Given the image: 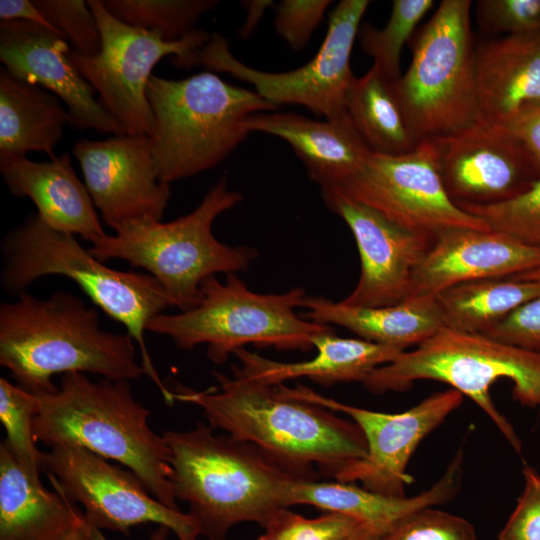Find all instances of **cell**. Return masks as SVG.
<instances>
[{"label":"cell","mask_w":540,"mask_h":540,"mask_svg":"<svg viewBox=\"0 0 540 540\" xmlns=\"http://www.w3.org/2000/svg\"><path fill=\"white\" fill-rule=\"evenodd\" d=\"M320 191L326 206L350 228L361 261L359 280L342 302L383 307L411 297L414 271L433 242L335 187H321Z\"/></svg>","instance_id":"e0dca14e"},{"label":"cell","mask_w":540,"mask_h":540,"mask_svg":"<svg viewBox=\"0 0 540 540\" xmlns=\"http://www.w3.org/2000/svg\"><path fill=\"white\" fill-rule=\"evenodd\" d=\"M67 40L51 29L19 20L0 21V60L12 76L55 94L70 124L125 135L123 125L94 97L95 90L69 57Z\"/></svg>","instance_id":"d6986e66"},{"label":"cell","mask_w":540,"mask_h":540,"mask_svg":"<svg viewBox=\"0 0 540 540\" xmlns=\"http://www.w3.org/2000/svg\"><path fill=\"white\" fill-rule=\"evenodd\" d=\"M463 458V448L460 447L441 478L412 497L386 496L352 483L295 478L285 486L283 504L286 508L307 504L327 512L343 513L361 521L380 536L415 510L451 501L460 490Z\"/></svg>","instance_id":"7402d4cb"},{"label":"cell","mask_w":540,"mask_h":540,"mask_svg":"<svg viewBox=\"0 0 540 540\" xmlns=\"http://www.w3.org/2000/svg\"><path fill=\"white\" fill-rule=\"evenodd\" d=\"M162 436L172 453L173 494L188 503V514L208 540H225L242 522L264 528L286 508L287 482L300 478L254 444L215 435L201 422L185 431L164 430Z\"/></svg>","instance_id":"3957f363"},{"label":"cell","mask_w":540,"mask_h":540,"mask_svg":"<svg viewBox=\"0 0 540 540\" xmlns=\"http://www.w3.org/2000/svg\"><path fill=\"white\" fill-rule=\"evenodd\" d=\"M540 164V103L505 125Z\"/></svg>","instance_id":"b9f144b4"},{"label":"cell","mask_w":540,"mask_h":540,"mask_svg":"<svg viewBox=\"0 0 540 540\" xmlns=\"http://www.w3.org/2000/svg\"><path fill=\"white\" fill-rule=\"evenodd\" d=\"M90 526V525H89ZM170 529L166 526H158L148 540H168ZM89 540H108L102 534L101 530L90 526Z\"/></svg>","instance_id":"f6af8a7d"},{"label":"cell","mask_w":540,"mask_h":540,"mask_svg":"<svg viewBox=\"0 0 540 540\" xmlns=\"http://www.w3.org/2000/svg\"><path fill=\"white\" fill-rule=\"evenodd\" d=\"M242 198L229 188L224 175L189 214L170 222L150 217L127 222L114 235L91 240L89 251L102 262L119 259L145 269L160 283L172 306L181 312L190 310L199 303L206 278L245 271L258 256L252 247L221 243L212 232L214 220Z\"/></svg>","instance_id":"8992f818"},{"label":"cell","mask_w":540,"mask_h":540,"mask_svg":"<svg viewBox=\"0 0 540 540\" xmlns=\"http://www.w3.org/2000/svg\"><path fill=\"white\" fill-rule=\"evenodd\" d=\"M243 5L247 10V15L244 24L241 26L239 33L241 37L247 38L251 35L255 27L258 25L262 19L265 10L269 6L273 5L271 0H253V1H244Z\"/></svg>","instance_id":"ee69618b"},{"label":"cell","mask_w":540,"mask_h":540,"mask_svg":"<svg viewBox=\"0 0 540 540\" xmlns=\"http://www.w3.org/2000/svg\"><path fill=\"white\" fill-rule=\"evenodd\" d=\"M94 206L112 229L144 217L161 220L170 199L147 135H116L74 144Z\"/></svg>","instance_id":"ac0fdd59"},{"label":"cell","mask_w":540,"mask_h":540,"mask_svg":"<svg viewBox=\"0 0 540 540\" xmlns=\"http://www.w3.org/2000/svg\"><path fill=\"white\" fill-rule=\"evenodd\" d=\"M52 487L32 480L7 443L0 444V540H63L85 520L78 506Z\"/></svg>","instance_id":"484cf974"},{"label":"cell","mask_w":540,"mask_h":540,"mask_svg":"<svg viewBox=\"0 0 540 540\" xmlns=\"http://www.w3.org/2000/svg\"><path fill=\"white\" fill-rule=\"evenodd\" d=\"M101 32L100 52L86 57L73 51L69 57L100 95V102L129 135L149 136L153 113L147 98L152 70L167 55L178 66L195 65L199 50L211 36L196 29L181 40L168 42L156 31L127 25L113 17L102 0L87 1Z\"/></svg>","instance_id":"7c38bea8"},{"label":"cell","mask_w":540,"mask_h":540,"mask_svg":"<svg viewBox=\"0 0 540 540\" xmlns=\"http://www.w3.org/2000/svg\"><path fill=\"white\" fill-rule=\"evenodd\" d=\"M39 398L17 384L0 378V420L6 430L4 440L23 471L34 481L45 472L44 454L37 447L34 421Z\"/></svg>","instance_id":"d6a6232c"},{"label":"cell","mask_w":540,"mask_h":540,"mask_svg":"<svg viewBox=\"0 0 540 540\" xmlns=\"http://www.w3.org/2000/svg\"><path fill=\"white\" fill-rule=\"evenodd\" d=\"M38 398L37 441L50 448L74 444L114 460L161 503L180 510L169 481L171 450L149 427L151 412L135 398L130 381H92L85 373H66L57 391Z\"/></svg>","instance_id":"277c9868"},{"label":"cell","mask_w":540,"mask_h":540,"mask_svg":"<svg viewBox=\"0 0 540 540\" xmlns=\"http://www.w3.org/2000/svg\"><path fill=\"white\" fill-rule=\"evenodd\" d=\"M70 115L48 90L0 72V160L25 157L30 151L54 157Z\"/></svg>","instance_id":"83f0119b"},{"label":"cell","mask_w":540,"mask_h":540,"mask_svg":"<svg viewBox=\"0 0 540 540\" xmlns=\"http://www.w3.org/2000/svg\"><path fill=\"white\" fill-rule=\"evenodd\" d=\"M147 98L156 170L166 184L217 166L247 138L249 116L279 108L209 71L181 80L152 75Z\"/></svg>","instance_id":"52a82bcc"},{"label":"cell","mask_w":540,"mask_h":540,"mask_svg":"<svg viewBox=\"0 0 540 540\" xmlns=\"http://www.w3.org/2000/svg\"><path fill=\"white\" fill-rule=\"evenodd\" d=\"M479 120L505 126L540 103V32L507 35L475 48Z\"/></svg>","instance_id":"603a6c76"},{"label":"cell","mask_w":540,"mask_h":540,"mask_svg":"<svg viewBox=\"0 0 540 540\" xmlns=\"http://www.w3.org/2000/svg\"><path fill=\"white\" fill-rule=\"evenodd\" d=\"M263 529L258 540H355L372 531L361 521L343 513L327 512L316 518H306L287 508L279 509Z\"/></svg>","instance_id":"836d02e7"},{"label":"cell","mask_w":540,"mask_h":540,"mask_svg":"<svg viewBox=\"0 0 540 540\" xmlns=\"http://www.w3.org/2000/svg\"><path fill=\"white\" fill-rule=\"evenodd\" d=\"M378 540H476V531L465 518L424 507L398 520Z\"/></svg>","instance_id":"8d00e7d4"},{"label":"cell","mask_w":540,"mask_h":540,"mask_svg":"<svg viewBox=\"0 0 540 540\" xmlns=\"http://www.w3.org/2000/svg\"><path fill=\"white\" fill-rule=\"evenodd\" d=\"M368 0H342L329 15L325 38L316 55L305 65L285 72L252 68L231 53L227 40L213 34L199 50L195 64L224 72L250 83L261 97L280 107L301 105L319 117H347L346 97L354 75L350 60Z\"/></svg>","instance_id":"8fae6325"},{"label":"cell","mask_w":540,"mask_h":540,"mask_svg":"<svg viewBox=\"0 0 540 540\" xmlns=\"http://www.w3.org/2000/svg\"><path fill=\"white\" fill-rule=\"evenodd\" d=\"M46 20L72 45L73 51L93 57L102 38L95 14L83 0H34Z\"/></svg>","instance_id":"d590c367"},{"label":"cell","mask_w":540,"mask_h":540,"mask_svg":"<svg viewBox=\"0 0 540 540\" xmlns=\"http://www.w3.org/2000/svg\"><path fill=\"white\" fill-rule=\"evenodd\" d=\"M483 335L540 353V297L519 306Z\"/></svg>","instance_id":"60d3db41"},{"label":"cell","mask_w":540,"mask_h":540,"mask_svg":"<svg viewBox=\"0 0 540 540\" xmlns=\"http://www.w3.org/2000/svg\"><path fill=\"white\" fill-rule=\"evenodd\" d=\"M515 280L540 282V268L511 277Z\"/></svg>","instance_id":"7dc6e473"},{"label":"cell","mask_w":540,"mask_h":540,"mask_svg":"<svg viewBox=\"0 0 540 540\" xmlns=\"http://www.w3.org/2000/svg\"><path fill=\"white\" fill-rule=\"evenodd\" d=\"M379 535L373 531H367L364 534L357 537L355 540H378Z\"/></svg>","instance_id":"c3c4849f"},{"label":"cell","mask_w":540,"mask_h":540,"mask_svg":"<svg viewBox=\"0 0 540 540\" xmlns=\"http://www.w3.org/2000/svg\"><path fill=\"white\" fill-rule=\"evenodd\" d=\"M281 387L292 397L348 415L363 432L366 456L342 471L336 481H359L367 490L392 497H404L405 487L413 482L406 468L421 441L464 400L459 391L449 388L429 395L406 411L383 413L338 402L301 385Z\"/></svg>","instance_id":"9a60e30c"},{"label":"cell","mask_w":540,"mask_h":540,"mask_svg":"<svg viewBox=\"0 0 540 540\" xmlns=\"http://www.w3.org/2000/svg\"><path fill=\"white\" fill-rule=\"evenodd\" d=\"M305 319L323 325L344 327L361 339L405 351L418 346L444 327L433 295L411 296L383 307L350 306L322 296H305L301 306Z\"/></svg>","instance_id":"4316f807"},{"label":"cell","mask_w":540,"mask_h":540,"mask_svg":"<svg viewBox=\"0 0 540 540\" xmlns=\"http://www.w3.org/2000/svg\"><path fill=\"white\" fill-rule=\"evenodd\" d=\"M540 268V246L496 230L454 229L440 235L416 267L411 296L463 282L513 277Z\"/></svg>","instance_id":"ffe728a7"},{"label":"cell","mask_w":540,"mask_h":540,"mask_svg":"<svg viewBox=\"0 0 540 540\" xmlns=\"http://www.w3.org/2000/svg\"><path fill=\"white\" fill-rule=\"evenodd\" d=\"M331 3L330 0H283L275 4L276 32L293 50H302Z\"/></svg>","instance_id":"f35d334b"},{"label":"cell","mask_w":540,"mask_h":540,"mask_svg":"<svg viewBox=\"0 0 540 540\" xmlns=\"http://www.w3.org/2000/svg\"><path fill=\"white\" fill-rule=\"evenodd\" d=\"M484 220L492 230L540 246V178L523 194L498 204H457Z\"/></svg>","instance_id":"e575fe53"},{"label":"cell","mask_w":540,"mask_h":540,"mask_svg":"<svg viewBox=\"0 0 540 540\" xmlns=\"http://www.w3.org/2000/svg\"><path fill=\"white\" fill-rule=\"evenodd\" d=\"M432 141L445 189L456 204L505 202L540 178V164L505 126L478 119Z\"/></svg>","instance_id":"2e32d148"},{"label":"cell","mask_w":540,"mask_h":540,"mask_svg":"<svg viewBox=\"0 0 540 540\" xmlns=\"http://www.w3.org/2000/svg\"><path fill=\"white\" fill-rule=\"evenodd\" d=\"M433 4V0H394L383 28H375L371 24L360 26L357 36L362 49L373 58V64L390 82L394 83L401 77L403 46Z\"/></svg>","instance_id":"1f68e13d"},{"label":"cell","mask_w":540,"mask_h":540,"mask_svg":"<svg viewBox=\"0 0 540 540\" xmlns=\"http://www.w3.org/2000/svg\"><path fill=\"white\" fill-rule=\"evenodd\" d=\"M312 343L317 354L309 360L293 363L274 361L244 347L239 348L233 355L241 366L233 365L232 368L246 378L267 385L306 377L330 386L344 382L362 383L374 369L393 361L403 352L364 339L338 337L333 330L315 336Z\"/></svg>","instance_id":"d4e9b609"},{"label":"cell","mask_w":540,"mask_h":540,"mask_svg":"<svg viewBox=\"0 0 540 540\" xmlns=\"http://www.w3.org/2000/svg\"><path fill=\"white\" fill-rule=\"evenodd\" d=\"M346 113L373 153L402 155L418 144L392 82L374 64L363 76L354 77L346 97Z\"/></svg>","instance_id":"f546056e"},{"label":"cell","mask_w":540,"mask_h":540,"mask_svg":"<svg viewBox=\"0 0 540 540\" xmlns=\"http://www.w3.org/2000/svg\"><path fill=\"white\" fill-rule=\"evenodd\" d=\"M213 372L218 386L196 391L178 385L174 401L198 406L213 429L254 444L269 457L304 479H317V465L327 477L339 474L367 454L363 432L317 403L292 397L281 385Z\"/></svg>","instance_id":"6da1fadb"},{"label":"cell","mask_w":540,"mask_h":540,"mask_svg":"<svg viewBox=\"0 0 540 540\" xmlns=\"http://www.w3.org/2000/svg\"><path fill=\"white\" fill-rule=\"evenodd\" d=\"M0 21L19 20L31 22L51 29L61 35L43 16L34 1L29 0H1ZM62 36V35H61Z\"/></svg>","instance_id":"7bdbcfd3"},{"label":"cell","mask_w":540,"mask_h":540,"mask_svg":"<svg viewBox=\"0 0 540 540\" xmlns=\"http://www.w3.org/2000/svg\"><path fill=\"white\" fill-rule=\"evenodd\" d=\"M435 297L445 328L484 334L519 306L540 297V282L487 278L456 284Z\"/></svg>","instance_id":"f1b7e54d"},{"label":"cell","mask_w":540,"mask_h":540,"mask_svg":"<svg viewBox=\"0 0 540 540\" xmlns=\"http://www.w3.org/2000/svg\"><path fill=\"white\" fill-rule=\"evenodd\" d=\"M45 473L71 501L84 507L88 525L118 531L153 523L166 526L179 540H197L195 520L155 498L128 469L74 444L53 446L44 454Z\"/></svg>","instance_id":"5bb4252c"},{"label":"cell","mask_w":540,"mask_h":540,"mask_svg":"<svg viewBox=\"0 0 540 540\" xmlns=\"http://www.w3.org/2000/svg\"><path fill=\"white\" fill-rule=\"evenodd\" d=\"M90 526L84 520L77 525L63 540H89Z\"/></svg>","instance_id":"bcb514c9"},{"label":"cell","mask_w":540,"mask_h":540,"mask_svg":"<svg viewBox=\"0 0 540 540\" xmlns=\"http://www.w3.org/2000/svg\"><path fill=\"white\" fill-rule=\"evenodd\" d=\"M335 188L432 242L454 229L491 230L448 195L432 140L402 155L371 152L362 168Z\"/></svg>","instance_id":"4fadbf2b"},{"label":"cell","mask_w":540,"mask_h":540,"mask_svg":"<svg viewBox=\"0 0 540 540\" xmlns=\"http://www.w3.org/2000/svg\"><path fill=\"white\" fill-rule=\"evenodd\" d=\"M200 292L194 308L178 314L161 313L150 321L147 331L169 337L182 350L207 344L209 359L220 364L247 344L307 352L314 348L315 336L333 330L295 313L306 296L300 287L280 294H260L229 273L225 282L215 275L206 278Z\"/></svg>","instance_id":"9c48e42d"},{"label":"cell","mask_w":540,"mask_h":540,"mask_svg":"<svg viewBox=\"0 0 540 540\" xmlns=\"http://www.w3.org/2000/svg\"><path fill=\"white\" fill-rule=\"evenodd\" d=\"M2 263V287L15 297L49 275L75 282L95 306L125 326L140 348L145 374L157 385L166 403H173L172 392L161 381L144 339L150 321L172 306L152 275L106 266L83 248L75 235L49 226L37 213L4 237Z\"/></svg>","instance_id":"5b68a950"},{"label":"cell","mask_w":540,"mask_h":540,"mask_svg":"<svg viewBox=\"0 0 540 540\" xmlns=\"http://www.w3.org/2000/svg\"><path fill=\"white\" fill-rule=\"evenodd\" d=\"M524 489L499 533V540H540V474L529 465L523 470Z\"/></svg>","instance_id":"ab89813d"},{"label":"cell","mask_w":540,"mask_h":540,"mask_svg":"<svg viewBox=\"0 0 540 540\" xmlns=\"http://www.w3.org/2000/svg\"><path fill=\"white\" fill-rule=\"evenodd\" d=\"M411 46L408 69L392 84L416 142L477 121L471 1L443 0Z\"/></svg>","instance_id":"30bf717a"},{"label":"cell","mask_w":540,"mask_h":540,"mask_svg":"<svg viewBox=\"0 0 540 540\" xmlns=\"http://www.w3.org/2000/svg\"><path fill=\"white\" fill-rule=\"evenodd\" d=\"M0 171L10 193L29 198L49 226L89 242L106 234L69 154L55 155L47 162H35L26 156L8 158L0 160Z\"/></svg>","instance_id":"cb8c5ba5"},{"label":"cell","mask_w":540,"mask_h":540,"mask_svg":"<svg viewBox=\"0 0 540 540\" xmlns=\"http://www.w3.org/2000/svg\"><path fill=\"white\" fill-rule=\"evenodd\" d=\"M475 18L480 28L489 33L540 32V0H479Z\"/></svg>","instance_id":"74e56055"},{"label":"cell","mask_w":540,"mask_h":540,"mask_svg":"<svg viewBox=\"0 0 540 540\" xmlns=\"http://www.w3.org/2000/svg\"><path fill=\"white\" fill-rule=\"evenodd\" d=\"M504 378L513 383L515 401L540 413L539 352L483 334L442 328L416 349L403 351L393 361L374 369L362 384L369 392L381 394L408 390L419 380L446 383L473 400L521 454V439L490 395L491 386Z\"/></svg>","instance_id":"ba28073f"},{"label":"cell","mask_w":540,"mask_h":540,"mask_svg":"<svg viewBox=\"0 0 540 540\" xmlns=\"http://www.w3.org/2000/svg\"><path fill=\"white\" fill-rule=\"evenodd\" d=\"M107 11L121 22L156 31L168 42L181 40L196 30L200 17L216 0H102Z\"/></svg>","instance_id":"4dcf8cb0"},{"label":"cell","mask_w":540,"mask_h":540,"mask_svg":"<svg viewBox=\"0 0 540 540\" xmlns=\"http://www.w3.org/2000/svg\"><path fill=\"white\" fill-rule=\"evenodd\" d=\"M244 127L248 133H266L286 141L320 188L342 186L371 153L348 116L318 121L292 112H260L249 116Z\"/></svg>","instance_id":"44dd1931"},{"label":"cell","mask_w":540,"mask_h":540,"mask_svg":"<svg viewBox=\"0 0 540 540\" xmlns=\"http://www.w3.org/2000/svg\"><path fill=\"white\" fill-rule=\"evenodd\" d=\"M128 333L102 328L95 307L71 292L47 298L27 291L0 306V364L37 396L57 391L52 377L92 373L132 381L145 374Z\"/></svg>","instance_id":"7a4b0ae2"}]
</instances>
